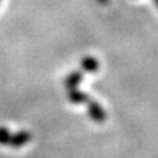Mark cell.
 I'll return each instance as SVG.
<instances>
[{"label": "cell", "instance_id": "4", "mask_svg": "<svg viewBox=\"0 0 158 158\" xmlns=\"http://www.w3.org/2000/svg\"><path fill=\"white\" fill-rule=\"evenodd\" d=\"M68 100L74 104H83V103H87L90 100L89 98V94L83 90H79L78 87L77 89H71L68 90V94H67Z\"/></svg>", "mask_w": 158, "mask_h": 158}, {"label": "cell", "instance_id": "7", "mask_svg": "<svg viewBox=\"0 0 158 158\" xmlns=\"http://www.w3.org/2000/svg\"><path fill=\"white\" fill-rule=\"evenodd\" d=\"M156 2H157V4H158V0H156Z\"/></svg>", "mask_w": 158, "mask_h": 158}, {"label": "cell", "instance_id": "1", "mask_svg": "<svg viewBox=\"0 0 158 158\" xmlns=\"http://www.w3.org/2000/svg\"><path fill=\"white\" fill-rule=\"evenodd\" d=\"M86 104H87V114H89V118L93 121V122H97V123L106 122L107 112L104 111V108L100 106L98 101L89 100Z\"/></svg>", "mask_w": 158, "mask_h": 158}, {"label": "cell", "instance_id": "2", "mask_svg": "<svg viewBox=\"0 0 158 158\" xmlns=\"http://www.w3.org/2000/svg\"><path fill=\"white\" fill-rule=\"evenodd\" d=\"M31 139H32V135H31L29 132L19 131V132H17V133L11 135L8 146H11V147H14V148H19V147H22V146H25L27 143H29Z\"/></svg>", "mask_w": 158, "mask_h": 158}, {"label": "cell", "instance_id": "6", "mask_svg": "<svg viewBox=\"0 0 158 158\" xmlns=\"http://www.w3.org/2000/svg\"><path fill=\"white\" fill-rule=\"evenodd\" d=\"M11 132L8 131L6 126H0V144L2 146H6L10 143V139H11Z\"/></svg>", "mask_w": 158, "mask_h": 158}, {"label": "cell", "instance_id": "5", "mask_svg": "<svg viewBox=\"0 0 158 158\" xmlns=\"http://www.w3.org/2000/svg\"><path fill=\"white\" fill-rule=\"evenodd\" d=\"M82 81H83V74H82L81 71H74L65 78V81H64V86L67 87V90L77 89Z\"/></svg>", "mask_w": 158, "mask_h": 158}, {"label": "cell", "instance_id": "3", "mask_svg": "<svg viewBox=\"0 0 158 158\" xmlns=\"http://www.w3.org/2000/svg\"><path fill=\"white\" fill-rule=\"evenodd\" d=\"M81 68L83 71L89 72V74H94V72L98 71L100 68V64H98V60L93 56H85L81 60Z\"/></svg>", "mask_w": 158, "mask_h": 158}]
</instances>
